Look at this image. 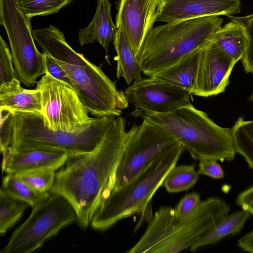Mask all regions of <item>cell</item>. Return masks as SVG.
I'll return each instance as SVG.
<instances>
[{
  "mask_svg": "<svg viewBox=\"0 0 253 253\" xmlns=\"http://www.w3.org/2000/svg\"><path fill=\"white\" fill-rule=\"evenodd\" d=\"M126 123L121 116L115 118L93 150L69 157L55 172L49 192L59 194L70 202L82 227L90 224L98 206L113 188L125 145Z\"/></svg>",
  "mask_w": 253,
  "mask_h": 253,
  "instance_id": "1",
  "label": "cell"
},
{
  "mask_svg": "<svg viewBox=\"0 0 253 253\" xmlns=\"http://www.w3.org/2000/svg\"><path fill=\"white\" fill-rule=\"evenodd\" d=\"M35 42L42 53L52 57L71 81L82 103L95 117L120 116L128 107V100L116 82L101 69L75 51L66 42L64 34L56 27L33 30Z\"/></svg>",
  "mask_w": 253,
  "mask_h": 253,
  "instance_id": "2",
  "label": "cell"
},
{
  "mask_svg": "<svg viewBox=\"0 0 253 253\" xmlns=\"http://www.w3.org/2000/svg\"><path fill=\"white\" fill-rule=\"evenodd\" d=\"M230 210L223 200L210 197L202 201L190 215L177 218L174 209L163 206L148 221L143 234L127 253H176L189 249Z\"/></svg>",
  "mask_w": 253,
  "mask_h": 253,
  "instance_id": "3",
  "label": "cell"
},
{
  "mask_svg": "<svg viewBox=\"0 0 253 253\" xmlns=\"http://www.w3.org/2000/svg\"><path fill=\"white\" fill-rule=\"evenodd\" d=\"M184 149L180 142L165 150L128 183L110 191L94 212L91 227L103 231L136 214L141 216L139 224L144 220L149 221L153 216L152 199Z\"/></svg>",
  "mask_w": 253,
  "mask_h": 253,
  "instance_id": "4",
  "label": "cell"
},
{
  "mask_svg": "<svg viewBox=\"0 0 253 253\" xmlns=\"http://www.w3.org/2000/svg\"><path fill=\"white\" fill-rule=\"evenodd\" d=\"M131 114L166 130L196 160L224 162L235 157L232 128L219 126L191 103L166 113L135 109Z\"/></svg>",
  "mask_w": 253,
  "mask_h": 253,
  "instance_id": "5",
  "label": "cell"
},
{
  "mask_svg": "<svg viewBox=\"0 0 253 253\" xmlns=\"http://www.w3.org/2000/svg\"><path fill=\"white\" fill-rule=\"evenodd\" d=\"M222 23L219 16H209L153 28L136 57L142 73L149 77L203 48L212 41Z\"/></svg>",
  "mask_w": 253,
  "mask_h": 253,
  "instance_id": "6",
  "label": "cell"
},
{
  "mask_svg": "<svg viewBox=\"0 0 253 253\" xmlns=\"http://www.w3.org/2000/svg\"><path fill=\"white\" fill-rule=\"evenodd\" d=\"M12 112L13 135L9 150H57L66 152L69 157L93 150L115 118L114 116L94 117L91 122L79 128L65 131L47 127L40 113Z\"/></svg>",
  "mask_w": 253,
  "mask_h": 253,
  "instance_id": "7",
  "label": "cell"
},
{
  "mask_svg": "<svg viewBox=\"0 0 253 253\" xmlns=\"http://www.w3.org/2000/svg\"><path fill=\"white\" fill-rule=\"evenodd\" d=\"M32 208L29 216L12 233L0 253H32L68 225L78 222L72 205L56 193L50 192Z\"/></svg>",
  "mask_w": 253,
  "mask_h": 253,
  "instance_id": "8",
  "label": "cell"
},
{
  "mask_svg": "<svg viewBox=\"0 0 253 253\" xmlns=\"http://www.w3.org/2000/svg\"><path fill=\"white\" fill-rule=\"evenodd\" d=\"M0 24L7 34L19 79L27 87L34 86L47 73L45 55L36 46L31 19L24 14L19 0H0Z\"/></svg>",
  "mask_w": 253,
  "mask_h": 253,
  "instance_id": "9",
  "label": "cell"
},
{
  "mask_svg": "<svg viewBox=\"0 0 253 253\" xmlns=\"http://www.w3.org/2000/svg\"><path fill=\"white\" fill-rule=\"evenodd\" d=\"M179 143L157 125L144 120L139 125H133L126 132L123 152L111 190L128 183L160 154Z\"/></svg>",
  "mask_w": 253,
  "mask_h": 253,
  "instance_id": "10",
  "label": "cell"
},
{
  "mask_svg": "<svg viewBox=\"0 0 253 253\" xmlns=\"http://www.w3.org/2000/svg\"><path fill=\"white\" fill-rule=\"evenodd\" d=\"M36 84L35 88L41 94L43 123L48 128L72 131L93 119L76 91L49 73L43 75Z\"/></svg>",
  "mask_w": 253,
  "mask_h": 253,
  "instance_id": "11",
  "label": "cell"
},
{
  "mask_svg": "<svg viewBox=\"0 0 253 253\" xmlns=\"http://www.w3.org/2000/svg\"><path fill=\"white\" fill-rule=\"evenodd\" d=\"M125 93L135 109L153 113H169L191 104L187 90L150 78L134 80Z\"/></svg>",
  "mask_w": 253,
  "mask_h": 253,
  "instance_id": "12",
  "label": "cell"
},
{
  "mask_svg": "<svg viewBox=\"0 0 253 253\" xmlns=\"http://www.w3.org/2000/svg\"><path fill=\"white\" fill-rule=\"evenodd\" d=\"M236 63L212 41L201 49L196 80L191 94L202 97L223 92Z\"/></svg>",
  "mask_w": 253,
  "mask_h": 253,
  "instance_id": "13",
  "label": "cell"
},
{
  "mask_svg": "<svg viewBox=\"0 0 253 253\" xmlns=\"http://www.w3.org/2000/svg\"><path fill=\"white\" fill-rule=\"evenodd\" d=\"M160 0H120L116 26L127 39L136 57L158 18Z\"/></svg>",
  "mask_w": 253,
  "mask_h": 253,
  "instance_id": "14",
  "label": "cell"
},
{
  "mask_svg": "<svg viewBox=\"0 0 253 253\" xmlns=\"http://www.w3.org/2000/svg\"><path fill=\"white\" fill-rule=\"evenodd\" d=\"M241 0H160L158 20L173 23L209 16L240 13Z\"/></svg>",
  "mask_w": 253,
  "mask_h": 253,
  "instance_id": "15",
  "label": "cell"
},
{
  "mask_svg": "<svg viewBox=\"0 0 253 253\" xmlns=\"http://www.w3.org/2000/svg\"><path fill=\"white\" fill-rule=\"evenodd\" d=\"M69 156L63 151L33 148L9 150L2 159V171L7 174L44 170L59 169L67 162Z\"/></svg>",
  "mask_w": 253,
  "mask_h": 253,
  "instance_id": "16",
  "label": "cell"
},
{
  "mask_svg": "<svg viewBox=\"0 0 253 253\" xmlns=\"http://www.w3.org/2000/svg\"><path fill=\"white\" fill-rule=\"evenodd\" d=\"M117 30L111 17L109 0H97L95 13L92 21L87 26L79 30V42L81 46H83L96 42L107 53Z\"/></svg>",
  "mask_w": 253,
  "mask_h": 253,
  "instance_id": "17",
  "label": "cell"
},
{
  "mask_svg": "<svg viewBox=\"0 0 253 253\" xmlns=\"http://www.w3.org/2000/svg\"><path fill=\"white\" fill-rule=\"evenodd\" d=\"M201 49L184 55L174 64L150 75L149 78L182 88L190 93L197 76Z\"/></svg>",
  "mask_w": 253,
  "mask_h": 253,
  "instance_id": "18",
  "label": "cell"
},
{
  "mask_svg": "<svg viewBox=\"0 0 253 253\" xmlns=\"http://www.w3.org/2000/svg\"><path fill=\"white\" fill-rule=\"evenodd\" d=\"M19 79L0 85V108L42 114L41 94L37 89L23 88Z\"/></svg>",
  "mask_w": 253,
  "mask_h": 253,
  "instance_id": "19",
  "label": "cell"
},
{
  "mask_svg": "<svg viewBox=\"0 0 253 253\" xmlns=\"http://www.w3.org/2000/svg\"><path fill=\"white\" fill-rule=\"evenodd\" d=\"M212 41L236 63L243 58L247 47V37L243 27L231 21L221 27Z\"/></svg>",
  "mask_w": 253,
  "mask_h": 253,
  "instance_id": "20",
  "label": "cell"
},
{
  "mask_svg": "<svg viewBox=\"0 0 253 253\" xmlns=\"http://www.w3.org/2000/svg\"><path fill=\"white\" fill-rule=\"evenodd\" d=\"M113 43L117 52V77L123 78L127 84L140 78V67L130 44L123 32L117 29Z\"/></svg>",
  "mask_w": 253,
  "mask_h": 253,
  "instance_id": "21",
  "label": "cell"
},
{
  "mask_svg": "<svg viewBox=\"0 0 253 253\" xmlns=\"http://www.w3.org/2000/svg\"><path fill=\"white\" fill-rule=\"evenodd\" d=\"M250 215L249 212L243 209L227 215L202 237L190 249V251L195 252L201 247L215 244L228 235L238 233L242 230Z\"/></svg>",
  "mask_w": 253,
  "mask_h": 253,
  "instance_id": "22",
  "label": "cell"
},
{
  "mask_svg": "<svg viewBox=\"0 0 253 253\" xmlns=\"http://www.w3.org/2000/svg\"><path fill=\"white\" fill-rule=\"evenodd\" d=\"M30 207L28 203L11 196L0 188V235H4Z\"/></svg>",
  "mask_w": 253,
  "mask_h": 253,
  "instance_id": "23",
  "label": "cell"
},
{
  "mask_svg": "<svg viewBox=\"0 0 253 253\" xmlns=\"http://www.w3.org/2000/svg\"><path fill=\"white\" fill-rule=\"evenodd\" d=\"M236 152L253 169V121L240 117L232 127Z\"/></svg>",
  "mask_w": 253,
  "mask_h": 253,
  "instance_id": "24",
  "label": "cell"
},
{
  "mask_svg": "<svg viewBox=\"0 0 253 253\" xmlns=\"http://www.w3.org/2000/svg\"><path fill=\"white\" fill-rule=\"evenodd\" d=\"M198 179V174L194 166H175L166 175L162 185L169 193H177L188 190Z\"/></svg>",
  "mask_w": 253,
  "mask_h": 253,
  "instance_id": "25",
  "label": "cell"
},
{
  "mask_svg": "<svg viewBox=\"0 0 253 253\" xmlns=\"http://www.w3.org/2000/svg\"><path fill=\"white\" fill-rule=\"evenodd\" d=\"M0 188L11 196L28 203L32 207L46 197L50 193L36 191L16 176L7 174L3 177Z\"/></svg>",
  "mask_w": 253,
  "mask_h": 253,
  "instance_id": "26",
  "label": "cell"
},
{
  "mask_svg": "<svg viewBox=\"0 0 253 253\" xmlns=\"http://www.w3.org/2000/svg\"><path fill=\"white\" fill-rule=\"evenodd\" d=\"M73 0H19L21 8L29 19L57 13Z\"/></svg>",
  "mask_w": 253,
  "mask_h": 253,
  "instance_id": "27",
  "label": "cell"
},
{
  "mask_svg": "<svg viewBox=\"0 0 253 253\" xmlns=\"http://www.w3.org/2000/svg\"><path fill=\"white\" fill-rule=\"evenodd\" d=\"M244 28L247 37V47L242 59L245 71L253 74V13L243 16H227Z\"/></svg>",
  "mask_w": 253,
  "mask_h": 253,
  "instance_id": "28",
  "label": "cell"
},
{
  "mask_svg": "<svg viewBox=\"0 0 253 253\" xmlns=\"http://www.w3.org/2000/svg\"><path fill=\"white\" fill-rule=\"evenodd\" d=\"M15 176L34 190L40 192H46L49 191L53 184L55 171H35L21 173Z\"/></svg>",
  "mask_w": 253,
  "mask_h": 253,
  "instance_id": "29",
  "label": "cell"
},
{
  "mask_svg": "<svg viewBox=\"0 0 253 253\" xmlns=\"http://www.w3.org/2000/svg\"><path fill=\"white\" fill-rule=\"evenodd\" d=\"M13 58L6 42L0 38V85L19 79L14 67Z\"/></svg>",
  "mask_w": 253,
  "mask_h": 253,
  "instance_id": "30",
  "label": "cell"
},
{
  "mask_svg": "<svg viewBox=\"0 0 253 253\" xmlns=\"http://www.w3.org/2000/svg\"><path fill=\"white\" fill-rule=\"evenodd\" d=\"M0 148L3 158L6 156L12 142L13 116L10 110L2 108H0Z\"/></svg>",
  "mask_w": 253,
  "mask_h": 253,
  "instance_id": "31",
  "label": "cell"
},
{
  "mask_svg": "<svg viewBox=\"0 0 253 253\" xmlns=\"http://www.w3.org/2000/svg\"><path fill=\"white\" fill-rule=\"evenodd\" d=\"M201 201L198 193L191 192L186 194L174 209L175 216L183 218L190 215L199 208Z\"/></svg>",
  "mask_w": 253,
  "mask_h": 253,
  "instance_id": "32",
  "label": "cell"
},
{
  "mask_svg": "<svg viewBox=\"0 0 253 253\" xmlns=\"http://www.w3.org/2000/svg\"><path fill=\"white\" fill-rule=\"evenodd\" d=\"M198 166V175H205L215 179L221 178L224 176V172L216 160H201Z\"/></svg>",
  "mask_w": 253,
  "mask_h": 253,
  "instance_id": "33",
  "label": "cell"
},
{
  "mask_svg": "<svg viewBox=\"0 0 253 253\" xmlns=\"http://www.w3.org/2000/svg\"><path fill=\"white\" fill-rule=\"evenodd\" d=\"M44 54L45 55L47 72L49 73L54 78L68 84L75 90L71 81L62 68L50 56L45 54Z\"/></svg>",
  "mask_w": 253,
  "mask_h": 253,
  "instance_id": "34",
  "label": "cell"
},
{
  "mask_svg": "<svg viewBox=\"0 0 253 253\" xmlns=\"http://www.w3.org/2000/svg\"><path fill=\"white\" fill-rule=\"evenodd\" d=\"M236 202L242 209L248 211L253 216V185L240 193Z\"/></svg>",
  "mask_w": 253,
  "mask_h": 253,
  "instance_id": "35",
  "label": "cell"
},
{
  "mask_svg": "<svg viewBox=\"0 0 253 253\" xmlns=\"http://www.w3.org/2000/svg\"><path fill=\"white\" fill-rule=\"evenodd\" d=\"M237 245L243 250L253 253V229L238 240Z\"/></svg>",
  "mask_w": 253,
  "mask_h": 253,
  "instance_id": "36",
  "label": "cell"
},
{
  "mask_svg": "<svg viewBox=\"0 0 253 253\" xmlns=\"http://www.w3.org/2000/svg\"><path fill=\"white\" fill-rule=\"evenodd\" d=\"M249 100L250 101H252V102H253V91L252 93V94L251 95V96H250V97L249 98Z\"/></svg>",
  "mask_w": 253,
  "mask_h": 253,
  "instance_id": "37",
  "label": "cell"
}]
</instances>
